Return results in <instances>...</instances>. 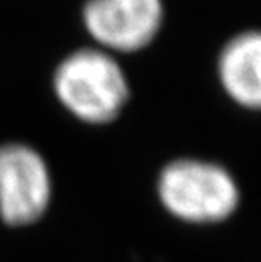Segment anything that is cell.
I'll list each match as a JSON object with an SVG mask.
<instances>
[{"mask_svg":"<svg viewBox=\"0 0 261 262\" xmlns=\"http://www.w3.org/2000/svg\"><path fill=\"white\" fill-rule=\"evenodd\" d=\"M51 83L61 107L90 125L114 122L131 97L129 80L119 61L97 46L66 54L54 68Z\"/></svg>","mask_w":261,"mask_h":262,"instance_id":"1","label":"cell"},{"mask_svg":"<svg viewBox=\"0 0 261 262\" xmlns=\"http://www.w3.org/2000/svg\"><path fill=\"white\" fill-rule=\"evenodd\" d=\"M156 193L163 208L185 224H220L234 215L239 186L224 166L195 158L175 159L159 171Z\"/></svg>","mask_w":261,"mask_h":262,"instance_id":"2","label":"cell"},{"mask_svg":"<svg viewBox=\"0 0 261 262\" xmlns=\"http://www.w3.org/2000/svg\"><path fill=\"white\" fill-rule=\"evenodd\" d=\"M83 29L97 48L110 54L149 48L165 24L163 0H85Z\"/></svg>","mask_w":261,"mask_h":262,"instance_id":"3","label":"cell"},{"mask_svg":"<svg viewBox=\"0 0 261 262\" xmlns=\"http://www.w3.org/2000/svg\"><path fill=\"white\" fill-rule=\"evenodd\" d=\"M49 168L34 147L21 142L0 146V219L27 227L43 219L51 203Z\"/></svg>","mask_w":261,"mask_h":262,"instance_id":"4","label":"cell"},{"mask_svg":"<svg viewBox=\"0 0 261 262\" xmlns=\"http://www.w3.org/2000/svg\"><path fill=\"white\" fill-rule=\"evenodd\" d=\"M261 36L243 31L222 46L217 58V78L224 93L236 105L258 110L261 105Z\"/></svg>","mask_w":261,"mask_h":262,"instance_id":"5","label":"cell"}]
</instances>
